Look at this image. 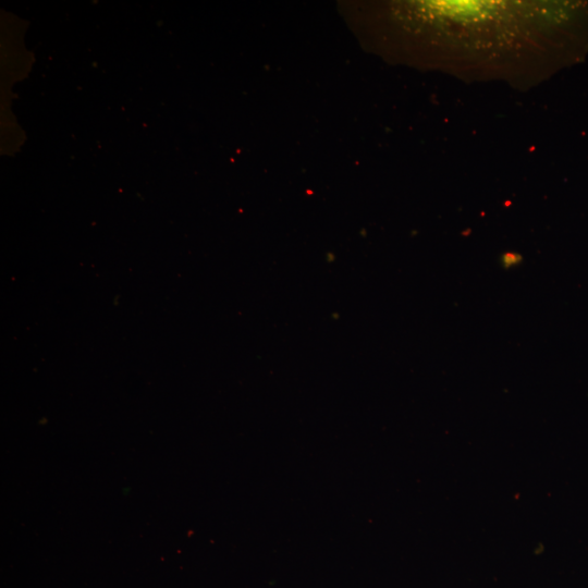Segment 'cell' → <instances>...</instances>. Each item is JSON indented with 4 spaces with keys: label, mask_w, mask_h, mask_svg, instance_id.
Returning <instances> with one entry per match:
<instances>
[{
    "label": "cell",
    "mask_w": 588,
    "mask_h": 588,
    "mask_svg": "<svg viewBox=\"0 0 588 588\" xmlns=\"http://www.w3.org/2000/svg\"><path fill=\"white\" fill-rule=\"evenodd\" d=\"M502 259H503V267L510 268L512 266L517 265L520 260V257L515 254H505Z\"/></svg>",
    "instance_id": "1"
}]
</instances>
